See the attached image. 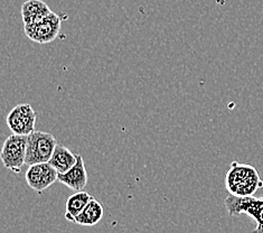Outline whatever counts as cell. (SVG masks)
Returning a JSON list of instances; mask_svg holds the SVG:
<instances>
[{
    "mask_svg": "<svg viewBox=\"0 0 263 233\" xmlns=\"http://www.w3.org/2000/svg\"><path fill=\"white\" fill-rule=\"evenodd\" d=\"M59 182L75 192L83 191L87 184V173L82 156L78 155L75 165L66 173L59 174Z\"/></svg>",
    "mask_w": 263,
    "mask_h": 233,
    "instance_id": "8",
    "label": "cell"
},
{
    "mask_svg": "<svg viewBox=\"0 0 263 233\" xmlns=\"http://www.w3.org/2000/svg\"><path fill=\"white\" fill-rule=\"evenodd\" d=\"M224 205L232 217L246 214L252 218L256 223V228L252 233H263V199L254 196L239 198L230 194V196L225 199Z\"/></svg>",
    "mask_w": 263,
    "mask_h": 233,
    "instance_id": "2",
    "label": "cell"
},
{
    "mask_svg": "<svg viewBox=\"0 0 263 233\" xmlns=\"http://www.w3.org/2000/svg\"><path fill=\"white\" fill-rule=\"evenodd\" d=\"M56 146H58V141L52 134L35 130L28 135L25 164L30 166L35 164L48 163L52 158Z\"/></svg>",
    "mask_w": 263,
    "mask_h": 233,
    "instance_id": "3",
    "label": "cell"
},
{
    "mask_svg": "<svg viewBox=\"0 0 263 233\" xmlns=\"http://www.w3.org/2000/svg\"><path fill=\"white\" fill-rule=\"evenodd\" d=\"M61 26L62 18L52 11L51 14L39 22L24 25V31L30 41L44 45V44H48L58 39Z\"/></svg>",
    "mask_w": 263,
    "mask_h": 233,
    "instance_id": "4",
    "label": "cell"
},
{
    "mask_svg": "<svg viewBox=\"0 0 263 233\" xmlns=\"http://www.w3.org/2000/svg\"><path fill=\"white\" fill-rule=\"evenodd\" d=\"M27 139L28 136L10 135L5 140L0 153L4 166L16 174L21 173V169L26 162Z\"/></svg>",
    "mask_w": 263,
    "mask_h": 233,
    "instance_id": "5",
    "label": "cell"
},
{
    "mask_svg": "<svg viewBox=\"0 0 263 233\" xmlns=\"http://www.w3.org/2000/svg\"><path fill=\"white\" fill-rule=\"evenodd\" d=\"M37 113L29 103L17 104L6 118L8 128L12 134L28 136L35 131Z\"/></svg>",
    "mask_w": 263,
    "mask_h": 233,
    "instance_id": "6",
    "label": "cell"
},
{
    "mask_svg": "<svg viewBox=\"0 0 263 233\" xmlns=\"http://www.w3.org/2000/svg\"><path fill=\"white\" fill-rule=\"evenodd\" d=\"M261 169H262V171H261V172H262V173H261V177H262V180H263V166L261 167Z\"/></svg>",
    "mask_w": 263,
    "mask_h": 233,
    "instance_id": "13",
    "label": "cell"
},
{
    "mask_svg": "<svg viewBox=\"0 0 263 233\" xmlns=\"http://www.w3.org/2000/svg\"><path fill=\"white\" fill-rule=\"evenodd\" d=\"M103 218V206L95 198L90 200L84 210L80 213V216L75 220L74 223L83 226H93L98 224Z\"/></svg>",
    "mask_w": 263,
    "mask_h": 233,
    "instance_id": "11",
    "label": "cell"
},
{
    "mask_svg": "<svg viewBox=\"0 0 263 233\" xmlns=\"http://www.w3.org/2000/svg\"><path fill=\"white\" fill-rule=\"evenodd\" d=\"M225 187L234 196H254L263 187V180L254 166L233 162L225 175Z\"/></svg>",
    "mask_w": 263,
    "mask_h": 233,
    "instance_id": "1",
    "label": "cell"
},
{
    "mask_svg": "<svg viewBox=\"0 0 263 233\" xmlns=\"http://www.w3.org/2000/svg\"><path fill=\"white\" fill-rule=\"evenodd\" d=\"M52 12L48 5L42 0H27L22 6V17L24 25L33 24L43 20Z\"/></svg>",
    "mask_w": 263,
    "mask_h": 233,
    "instance_id": "9",
    "label": "cell"
},
{
    "mask_svg": "<svg viewBox=\"0 0 263 233\" xmlns=\"http://www.w3.org/2000/svg\"><path fill=\"white\" fill-rule=\"evenodd\" d=\"M78 160V155H74L70 149L63 146V145H58L52 158L49 159V164L56 169L59 174L66 173L68 169H71L75 163Z\"/></svg>",
    "mask_w": 263,
    "mask_h": 233,
    "instance_id": "10",
    "label": "cell"
},
{
    "mask_svg": "<svg viewBox=\"0 0 263 233\" xmlns=\"http://www.w3.org/2000/svg\"><path fill=\"white\" fill-rule=\"evenodd\" d=\"M92 198V195L84 191H80L71 195L66 201L65 219L67 221L74 223L75 220L80 216V213L84 210V207L90 202Z\"/></svg>",
    "mask_w": 263,
    "mask_h": 233,
    "instance_id": "12",
    "label": "cell"
},
{
    "mask_svg": "<svg viewBox=\"0 0 263 233\" xmlns=\"http://www.w3.org/2000/svg\"><path fill=\"white\" fill-rule=\"evenodd\" d=\"M28 186L37 193H42L59 181V173L49 163L30 165L25 174Z\"/></svg>",
    "mask_w": 263,
    "mask_h": 233,
    "instance_id": "7",
    "label": "cell"
}]
</instances>
